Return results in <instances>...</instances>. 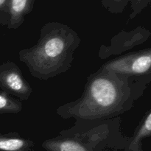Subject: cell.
I'll return each instance as SVG.
<instances>
[{"label":"cell","mask_w":151,"mask_h":151,"mask_svg":"<svg viewBox=\"0 0 151 151\" xmlns=\"http://www.w3.org/2000/svg\"><path fill=\"white\" fill-rule=\"evenodd\" d=\"M128 77L100 69L88 78L81 97L60 106L57 114L63 118L95 120L122 113L130 95Z\"/></svg>","instance_id":"6da1fadb"},{"label":"cell","mask_w":151,"mask_h":151,"mask_svg":"<svg viewBox=\"0 0 151 151\" xmlns=\"http://www.w3.org/2000/svg\"><path fill=\"white\" fill-rule=\"evenodd\" d=\"M81 41L78 33L69 26L49 22L41 28L36 44L19 52V60L27 66L32 77L48 80L70 69Z\"/></svg>","instance_id":"7a4b0ae2"},{"label":"cell","mask_w":151,"mask_h":151,"mask_svg":"<svg viewBox=\"0 0 151 151\" xmlns=\"http://www.w3.org/2000/svg\"><path fill=\"white\" fill-rule=\"evenodd\" d=\"M100 69L125 77L145 75L151 70V49L118 57Z\"/></svg>","instance_id":"3957f363"},{"label":"cell","mask_w":151,"mask_h":151,"mask_svg":"<svg viewBox=\"0 0 151 151\" xmlns=\"http://www.w3.org/2000/svg\"><path fill=\"white\" fill-rule=\"evenodd\" d=\"M0 88L1 91L20 100H28L32 94L29 83L19 66L12 61L0 65Z\"/></svg>","instance_id":"277c9868"},{"label":"cell","mask_w":151,"mask_h":151,"mask_svg":"<svg viewBox=\"0 0 151 151\" xmlns=\"http://www.w3.org/2000/svg\"><path fill=\"white\" fill-rule=\"evenodd\" d=\"M35 0H10L8 29H18L24 22L25 16L33 10Z\"/></svg>","instance_id":"5b68a950"},{"label":"cell","mask_w":151,"mask_h":151,"mask_svg":"<svg viewBox=\"0 0 151 151\" xmlns=\"http://www.w3.org/2000/svg\"><path fill=\"white\" fill-rule=\"evenodd\" d=\"M42 146L47 151H93L83 142L71 137H58L46 140Z\"/></svg>","instance_id":"8992f818"},{"label":"cell","mask_w":151,"mask_h":151,"mask_svg":"<svg viewBox=\"0 0 151 151\" xmlns=\"http://www.w3.org/2000/svg\"><path fill=\"white\" fill-rule=\"evenodd\" d=\"M31 145L30 140L19 136L0 134V151H27Z\"/></svg>","instance_id":"52a82bcc"},{"label":"cell","mask_w":151,"mask_h":151,"mask_svg":"<svg viewBox=\"0 0 151 151\" xmlns=\"http://www.w3.org/2000/svg\"><path fill=\"white\" fill-rule=\"evenodd\" d=\"M22 109V103L4 91L0 90V114L19 113Z\"/></svg>","instance_id":"ba28073f"},{"label":"cell","mask_w":151,"mask_h":151,"mask_svg":"<svg viewBox=\"0 0 151 151\" xmlns=\"http://www.w3.org/2000/svg\"><path fill=\"white\" fill-rule=\"evenodd\" d=\"M132 0H101V4L108 11L114 14L124 11L128 4Z\"/></svg>","instance_id":"9c48e42d"},{"label":"cell","mask_w":151,"mask_h":151,"mask_svg":"<svg viewBox=\"0 0 151 151\" xmlns=\"http://www.w3.org/2000/svg\"><path fill=\"white\" fill-rule=\"evenodd\" d=\"M151 135V112L147 115L143 123L139 127L134 137L133 145H137L143 138Z\"/></svg>","instance_id":"30bf717a"},{"label":"cell","mask_w":151,"mask_h":151,"mask_svg":"<svg viewBox=\"0 0 151 151\" xmlns=\"http://www.w3.org/2000/svg\"><path fill=\"white\" fill-rule=\"evenodd\" d=\"M10 4V0H0V24H8Z\"/></svg>","instance_id":"8fae6325"},{"label":"cell","mask_w":151,"mask_h":151,"mask_svg":"<svg viewBox=\"0 0 151 151\" xmlns=\"http://www.w3.org/2000/svg\"><path fill=\"white\" fill-rule=\"evenodd\" d=\"M151 2V0H132L131 1V7L132 9V13L130 17L134 18V16L142 11L145 7H147Z\"/></svg>","instance_id":"7c38bea8"}]
</instances>
